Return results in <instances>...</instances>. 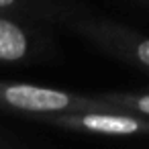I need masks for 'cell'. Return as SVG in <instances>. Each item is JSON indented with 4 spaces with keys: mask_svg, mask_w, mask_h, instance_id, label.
Masks as SVG:
<instances>
[{
    "mask_svg": "<svg viewBox=\"0 0 149 149\" xmlns=\"http://www.w3.org/2000/svg\"><path fill=\"white\" fill-rule=\"evenodd\" d=\"M4 100L17 108L33 110V112H53L63 110L70 106V96L65 92L29 86V84H17L4 90Z\"/></svg>",
    "mask_w": 149,
    "mask_h": 149,
    "instance_id": "1",
    "label": "cell"
},
{
    "mask_svg": "<svg viewBox=\"0 0 149 149\" xmlns=\"http://www.w3.org/2000/svg\"><path fill=\"white\" fill-rule=\"evenodd\" d=\"M82 127L104 135H133L141 129L139 120L120 114H86L82 118Z\"/></svg>",
    "mask_w": 149,
    "mask_h": 149,
    "instance_id": "2",
    "label": "cell"
},
{
    "mask_svg": "<svg viewBox=\"0 0 149 149\" xmlns=\"http://www.w3.org/2000/svg\"><path fill=\"white\" fill-rule=\"evenodd\" d=\"M27 53V35L19 25L8 19H0V59L17 61Z\"/></svg>",
    "mask_w": 149,
    "mask_h": 149,
    "instance_id": "3",
    "label": "cell"
},
{
    "mask_svg": "<svg viewBox=\"0 0 149 149\" xmlns=\"http://www.w3.org/2000/svg\"><path fill=\"white\" fill-rule=\"evenodd\" d=\"M137 57L149 68V41H143V43H139V47H137Z\"/></svg>",
    "mask_w": 149,
    "mask_h": 149,
    "instance_id": "4",
    "label": "cell"
},
{
    "mask_svg": "<svg viewBox=\"0 0 149 149\" xmlns=\"http://www.w3.org/2000/svg\"><path fill=\"white\" fill-rule=\"evenodd\" d=\"M137 106H139V110H143L145 114H149V96H141L137 100Z\"/></svg>",
    "mask_w": 149,
    "mask_h": 149,
    "instance_id": "5",
    "label": "cell"
},
{
    "mask_svg": "<svg viewBox=\"0 0 149 149\" xmlns=\"http://www.w3.org/2000/svg\"><path fill=\"white\" fill-rule=\"evenodd\" d=\"M15 2V0H0V8H4V6H10Z\"/></svg>",
    "mask_w": 149,
    "mask_h": 149,
    "instance_id": "6",
    "label": "cell"
}]
</instances>
